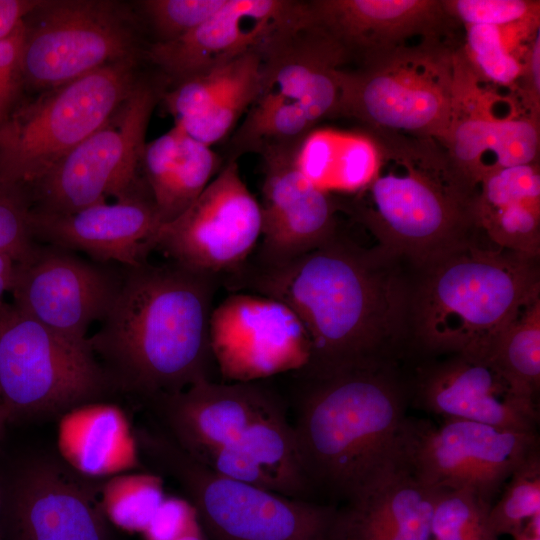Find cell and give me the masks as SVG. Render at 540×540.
<instances>
[{
  "instance_id": "obj_41",
  "label": "cell",
  "mask_w": 540,
  "mask_h": 540,
  "mask_svg": "<svg viewBox=\"0 0 540 540\" xmlns=\"http://www.w3.org/2000/svg\"><path fill=\"white\" fill-rule=\"evenodd\" d=\"M29 210L23 192L0 184V252L18 263L30 258L37 246L29 226Z\"/></svg>"
},
{
  "instance_id": "obj_32",
  "label": "cell",
  "mask_w": 540,
  "mask_h": 540,
  "mask_svg": "<svg viewBox=\"0 0 540 540\" xmlns=\"http://www.w3.org/2000/svg\"><path fill=\"white\" fill-rule=\"evenodd\" d=\"M484 361L517 394L536 403L540 388V296L528 303L498 336Z\"/></svg>"
},
{
  "instance_id": "obj_12",
  "label": "cell",
  "mask_w": 540,
  "mask_h": 540,
  "mask_svg": "<svg viewBox=\"0 0 540 540\" xmlns=\"http://www.w3.org/2000/svg\"><path fill=\"white\" fill-rule=\"evenodd\" d=\"M398 445L425 485L467 489L492 506L513 472L539 449V436L470 420L445 419L438 426L407 416Z\"/></svg>"
},
{
  "instance_id": "obj_42",
  "label": "cell",
  "mask_w": 540,
  "mask_h": 540,
  "mask_svg": "<svg viewBox=\"0 0 540 540\" xmlns=\"http://www.w3.org/2000/svg\"><path fill=\"white\" fill-rule=\"evenodd\" d=\"M203 532L196 509L185 497L164 498L146 528L145 540H180Z\"/></svg>"
},
{
  "instance_id": "obj_3",
  "label": "cell",
  "mask_w": 540,
  "mask_h": 540,
  "mask_svg": "<svg viewBox=\"0 0 540 540\" xmlns=\"http://www.w3.org/2000/svg\"><path fill=\"white\" fill-rule=\"evenodd\" d=\"M293 376L291 423L308 482L314 496L346 502L396 447L410 406L407 370L395 365Z\"/></svg>"
},
{
  "instance_id": "obj_28",
  "label": "cell",
  "mask_w": 540,
  "mask_h": 540,
  "mask_svg": "<svg viewBox=\"0 0 540 540\" xmlns=\"http://www.w3.org/2000/svg\"><path fill=\"white\" fill-rule=\"evenodd\" d=\"M474 210L478 227L493 244L540 257L539 162L486 174Z\"/></svg>"
},
{
  "instance_id": "obj_46",
  "label": "cell",
  "mask_w": 540,
  "mask_h": 540,
  "mask_svg": "<svg viewBox=\"0 0 540 540\" xmlns=\"http://www.w3.org/2000/svg\"><path fill=\"white\" fill-rule=\"evenodd\" d=\"M17 263L10 255L0 252V309L6 304L3 302L4 294L12 291Z\"/></svg>"
},
{
  "instance_id": "obj_34",
  "label": "cell",
  "mask_w": 540,
  "mask_h": 540,
  "mask_svg": "<svg viewBox=\"0 0 540 540\" xmlns=\"http://www.w3.org/2000/svg\"><path fill=\"white\" fill-rule=\"evenodd\" d=\"M163 479L155 472H127L107 478L99 490L105 518L125 531L142 533L166 497Z\"/></svg>"
},
{
  "instance_id": "obj_24",
  "label": "cell",
  "mask_w": 540,
  "mask_h": 540,
  "mask_svg": "<svg viewBox=\"0 0 540 540\" xmlns=\"http://www.w3.org/2000/svg\"><path fill=\"white\" fill-rule=\"evenodd\" d=\"M311 22L361 60L422 40L453 41L457 23L441 0H314Z\"/></svg>"
},
{
  "instance_id": "obj_2",
  "label": "cell",
  "mask_w": 540,
  "mask_h": 540,
  "mask_svg": "<svg viewBox=\"0 0 540 540\" xmlns=\"http://www.w3.org/2000/svg\"><path fill=\"white\" fill-rule=\"evenodd\" d=\"M88 344L115 390L147 402L210 378L209 322L220 278L173 262L126 267Z\"/></svg>"
},
{
  "instance_id": "obj_38",
  "label": "cell",
  "mask_w": 540,
  "mask_h": 540,
  "mask_svg": "<svg viewBox=\"0 0 540 540\" xmlns=\"http://www.w3.org/2000/svg\"><path fill=\"white\" fill-rule=\"evenodd\" d=\"M227 0H143L133 2L153 42L179 38L206 22Z\"/></svg>"
},
{
  "instance_id": "obj_26",
  "label": "cell",
  "mask_w": 540,
  "mask_h": 540,
  "mask_svg": "<svg viewBox=\"0 0 540 540\" xmlns=\"http://www.w3.org/2000/svg\"><path fill=\"white\" fill-rule=\"evenodd\" d=\"M198 461L218 474L259 489L315 501L285 407L255 420L231 441Z\"/></svg>"
},
{
  "instance_id": "obj_49",
  "label": "cell",
  "mask_w": 540,
  "mask_h": 540,
  "mask_svg": "<svg viewBox=\"0 0 540 540\" xmlns=\"http://www.w3.org/2000/svg\"><path fill=\"white\" fill-rule=\"evenodd\" d=\"M180 540H208L204 534V532L197 533L194 535L187 536L185 538H182Z\"/></svg>"
},
{
  "instance_id": "obj_27",
  "label": "cell",
  "mask_w": 540,
  "mask_h": 540,
  "mask_svg": "<svg viewBox=\"0 0 540 540\" xmlns=\"http://www.w3.org/2000/svg\"><path fill=\"white\" fill-rule=\"evenodd\" d=\"M56 442L61 460L87 478L107 479L140 465L135 431L110 402L82 404L60 415Z\"/></svg>"
},
{
  "instance_id": "obj_17",
  "label": "cell",
  "mask_w": 540,
  "mask_h": 540,
  "mask_svg": "<svg viewBox=\"0 0 540 540\" xmlns=\"http://www.w3.org/2000/svg\"><path fill=\"white\" fill-rule=\"evenodd\" d=\"M120 278L69 250L36 246L17 263L14 306L58 334L87 342L92 323L103 320L117 295Z\"/></svg>"
},
{
  "instance_id": "obj_1",
  "label": "cell",
  "mask_w": 540,
  "mask_h": 540,
  "mask_svg": "<svg viewBox=\"0 0 540 540\" xmlns=\"http://www.w3.org/2000/svg\"><path fill=\"white\" fill-rule=\"evenodd\" d=\"M413 266L378 245L339 231L287 261H247L225 284L278 299L303 323L311 346L300 377L403 365L411 357Z\"/></svg>"
},
{
  "instance_id": "obj_36",
  "label": "cell",
  "mask_w": 540,
  "mask_h": 540,
  "mask_svg": "<svg viewBox=\"0 0 540 540\" xmlns=\"http://www.w3.org/2000/svg\"><path fill=\"white\" fill-rule=\"evenodd\" d=\"M491 506L467 489H437L431 540H499L490 530Z\"/></svg>"
},
{
  "instance_id": "obj_47",
  "label": "cell",
  "mask_w": 540,
  "mask_h": 540,
  "mask_svg": "<svg viewBox=\"0 0 540 540\" xmlns=\"http://www.w3.org/2000/svg\"><path fill=\"white\" fill-rule=\"evenodd\" d=\"M512 537L514 540H540V534L533 533L526 528Z\"/></svg>"
},
{
  "instance_id": "obj_39",
  "label": "cell",
  "mask_w": 540,
  "mask_h": 540,
  "mask_svg": "<svg viewBox=\"0 0 540 540\" xmlns=\"http://www.w3.org/2000/svg\"><path fill=\"white\" fill-rule=\"evenodd\" d=\"M242 57L175 84L170 90L166 89L161 100L174 117L175 123L205 110L234 77Z\"/></svg>"
},
{
  "instance_id": "obj_14",
  "label": "cell",
  "mask_w": 540,
  "mask_h": 540,
  "mask_svg": "<svg viewBox=\"0 0 540 540\" xmlns=\"http://www.w3.org/2000/svg\"><path fill=\"white\" fill-rule=\"evenodd\" d=\"M37 455L0 473V540H108L100 484Z\"/></svg>"
},
{
  "instance_id": "obj_8",
  "label": "cell",
  "mask_w": 540,
  "mask_h": 540,
  "mask_svg": "<svg viewBox=\"0 0 540 540\" xmlns=\"http://www.w3.org/2000/svg\"><path fill=\"white\" fill-rule=\"evenodd\" d=\"M422 40L361 61L340 72V115L367 130L431 138L449 128L455 93L458 45Z\"/></svg>"
},
{
  "instance_id": "obj_18",
  "label": "cell",
  "mask_w": 540,
  "mask_h": 540,
  "mask_svg": "<svg viewBox=\"0 0 540 540\" xmlns=\"http://www.w3.org/2000/svg\"><path fill=\"white\" fill-rule=\"evenodd\" d=\"M411 365L407 371L410 406L444 419L537 432L538 404L517 394L488 362L456 353Z\"/></svg>"
},
{
  "instance_id": "obj_11",
  "label": "cell",
  "mask_w": 540,
  "mask_h": 540,
  "mask_svg": "<svg viewBox=\"0 0 540 540\" xmlns=\"http://www.w3.org/2000/svg\"><path fill=\"white\" fill-rule=\"evenodd\" d=\"M114 390L88 340H70L14 305L0 309V396L9 421L60 416Z\"/></svg>"
},
{
  "instance_id": "obj_25",
  "label": "cell",
  "mask_w": 540,
  "mask_h": 540,
  "mask_svg": "<svg viewBox=\"0 0 540 540\" xmlns=\"http://www.w3.org/2000/svg\"><path fill=\"white\" fill-rule=\"evenodd\" d=\"M436 488L425 485L396 447L338 508L332 540H431Z\"/></svg>"
},
{
  "instance_id": "obj_45",
  "label": "cell",
  "mask_w": 540,
  "mask_h": 540,
  "mask_svg": "<svg viewBox=\"0 0 540 540\" xmlns=\"http://www.w3.org/2000/svg\"><path fill=\"white\" fill-rule=\"evenodd\" d=\"M39 0H0V38L11 34Z\"/></svg>"
},
{
  "instance_id": "obj_13",
  "label": "cell",
  "mask_w": 540,
  "mask_h": 540,
  "mask_svg": "<svg viewBox=\"0 0 540 540\" xmlns=\"http://www.w3.org/2000/svg\"><path fill=\"white\" fill-rule=\"evenodd\" d=\"M262 235L260 202L229 159L197 199L161 225L154 250L193 272L221 279L239 270Z\"/></svg>"
},
{
  "instance_id": "obj_4",
  "label": "cell",
  "mask_w": 540,
  "mask_h": 540,
  "mask_svg": "<svg viewBox=\"0 0 540 540\" xmlns=\"http://www.w3.org/2000/svg\"><path fill=\"white\" fill-rule=\"evenodd\" d=\"M539 258L499 247L480 230L413 267L410 362L456 353L484 360L540 296Z\"/></svg>"
},
{
  "instance_id": "obj_22",
  "label": "cell",
  "mask_w": 540,
  "mask_h": 540,
  "mask_svg": "<svg viewBox=\"0 0 540 540\" xmlns=\"http://www.w3.org/2000/svg\"><path fill=\"white\" fill-rule=\"evenodd\" d=\"M162 224L148 191L69 213L29 210L34 241L82 251L99 262L114 261L126 267L147 261Z\"/></svg>"
},
{
  "instance_id": "obj_35",
  "label": "cell",
  "mask_w": 540,
  "mask_h": 540,
  "mask_svg": "<svg viewBox=\"0 0 540 540\" xmlns=\"http://www.w3.org/2000/svg\"><path fill=\"white\" fill-rule=\"evenodd\" d=\"M488 514L491 532L514 536L527 521L540 513V452H532L513 472Z\"/></svg>"
},
{
  "instance_id": "obj_19",
  "label": "cell",
  "mask_w": 540,
  "mask_h": 540,
  "mask_svg": "<svg viewBox=\"0 0 540 540\" xmlns=\"http://www.w3.org/2000/svg\"><path fill=\"white\" fill-rule=\"evenodd\" d=\"M306 2L227 0L210 19L174 40L151 42L148 60L173 85L229 64L263 47L306 13Z\"/></svg>"
},
{
  "instance_id": "obj_40",
  "label": "cell",
  "mask_w": 540,
  "mask_h": 540,
  "mask_svg": "<svg viewBox=\"0 0 540 540\" xmlns=\"http://www.w3.org/2000/svg\"><path fill=\"white\" fill-rule=\"evenodd\" d=\"M446 14L463 26L505 27L539 21L540 2L533 0H441Z\"/></svg>"
},
{
  "instance_id": "obj_29",
  "label": "cell",
  "mask_w": 540,
  "mask_h": 540,
  "mask_svg": "<svg viewBox=\"0 0 540 540\" xmlns=\"http://www.w3.org/2000/svg\"><path fill=\"white\" fill-rule=\"evenodd\" d=\"M208 146L177 125L144 148L141 173L162 223L185 211L221 169Z\"/></svg>"
},
{
  "instance_id": "obj_21",
  "label": "cell",
  "mask_w": 540,
  "mask_h": 540,
  "mask_svg": "<svg viewBox=\"0 0 540 540\" xmlns=\"http://www.w3.org/2000/svg\"><path fill=\"white\" fill-rule=\"evenodd\" d=\"M150 405L161 430L183 451L201 460L260 417L285 407L264 381H198Z\"/></svg>"
},
{
  "instance_id": "obj_48",
  "label": "cell",
  "mask_w": 540,
  "mask_h": 540,
  "mask_svg": "<svg viewBox=\"0 0 540 540\" xmlns=\"http://www.w3.org/2000/svg\"><path fill=\"white\" fill-rule=\"evenodd\" d=\"M9 421L7 411L4 406L0 403V441L3 436L6 423Z\"/></svg>"
},
{
  "instance_id": "obj_44",
  "label": "cell",
  "mask_w": 540,
  "mask_h": 540,
  "mask_svg": "<svg viewBox=\"0 0 540 540\" xmlns=\"http://www.w3.org/2000/svg\"><path fill=\"white\" fill-rule=\"evenodd\" d=\"M522 73L517 80V96L528 114L540 118V28L523 54Z\"/></svg>"
},
{
  "instance_id": "obj_15",
  "label": "cell",
  "mask_w": 540,
  "mask_h": 540,
  "mask_svg": "<svg viewBox=\"0 0 540 540\" xmlns=\"http://www.w3.org/2000/svg\"><path fill=\"white\" fill-rule=\"evenodd\" d=\"M213 358L224 382H258L305 368L311 346L297 314L284 302L235 291L213 307Z\"/></svg>"
},
{
  "instance_id": "obj_16",
  "label": "cell",
  "mask_w": 540,
  "mask_h": 540,
  "mask_svg": "<svg viewBox=\"0 0 540 540\" xmlns=\"http://www.w3.org/2000/svg\"><path fill=\"white\" fill-rule=\"evenodd\" d=\"M461 52L456 59L455 93L446 136L440 144L473 188L497 169L538 162L539 119L517 96H501L481 85Z\"/></svg>"
},
{
  "instance_id": "obj_23",
  "label": "cell",
  "mask_w": 540,
  "mask_h": 540,
  "mask_svg": "<svg viewBox=\"0 0 540 540\" xmlns=\"http://www.w3.org/2000/svg\"><path fill=\"white\" fill-rule=\"evenodd\" d=\"M260 54L261 92L274 91L299 104L314 124L340 115V72L350 56L311 22L308 4L306 14L277 33Z\"/></svg>"
},
{
  "instance_id": "obj_50",
  "label": "cell",
  "mask_w": 540,
  "mask_h": 540,
  "mask_svg": "<svg viewBox=\"0 0 540 540\" xmlns=\"http://www.w3.org/2000/svg\"><path fill=\"white\" fill-rule=\"evenodd\" d=\"M0 403H1V396H0ZM2 404V403H1Z\"/></svg>"
},
{
  "instance_id": "obj_31",
  "label": "cell",
  "mask_w": 540,
  "mask_h": 540,
  "mask_svg": "<svg viewBox=\"0 0 540 540\" xmlns=\"http://www.w3.org/2000/svg\"><path fill=\"white\" fill-rule=\"evenodd\" d=\"M314 125L299 104L274 91L261 92L231 139L230 159L236 160L245 152L262 156L301 147Z\"/></svg>"
},
{
  "instance_id": "obj_33",
  "label": "cell",
  "mask_w": 540,
  "mask_h": 540,
  "mask_svg": "<svg viewBox=\"0 0 540 540\" xmlns=\"http://www.w3.org/2000/svg\"><path fill=\"white\" fill-rule=\"evenodd\" d=\"M262 88V57L251 52L216 98L200 114L175 123L192 138L208 145L222 140L257 99Z\"/></svg>"
},
{
  "instance_id": "obj_7",
  "label": "cell",
  "mask_w": 540,
  "mask_h": 540,
  "mask_svg": "<svg viewBox=\"0 0 540 540\" xmlns=\"http://www.w3.org/2000/svg\"><path fill=\"white\" fill-rule=\"evenodd\" d=\"M142 60L109 64L19 103L0 124V184L26 195L124 102Z\"/></svg>"
},
{
  "instance_id": "obj_6",
  "label": "cell",
  "mask_w": 540,
  "mask_h": 540,
  "mask_svg": "<svg viewBox=\"0 0 540 540\" xmlns=\"http://www.w3.org/2000/svg\"><path fill=\"white\" fill-rule=\"evenodd\" d=\"M135 434L140 457L178 484L208 540H332L334 504L281 496L218 474L161 429Z\"/></svg>"
},
{
  "instance_id": "obj_20",
  "label": "cell",
  "mask_w": 540,
  "mask_h": 540,
  "mask_svg": "<svg viewBox=\"0 0 540 540\" xmlns=\"http://www.w3.org/2000/svg\"><path fill=\"white\" fill-rule=\"evenodd\" d=\"M302 146L262 155V242L249 259L253 263L287 261L319 247L340 231L337 203L299 165Z\"/></svg>"
},
{
  "instance_id": "obj_10",
  "label": "cell",
  "mask_w": 540,
  "mask_h": 540,
  "mask_svg": "<svg viewBox=\"0 0 540 540\" xmlns=\"http://www.w3.org/2000/svg\"><path fill=\"white\" fill-rule=\"evenodd\" d=\"M166 83L160 73H142L110 118L28 190L30 210L69 213L107 202V197L120 200L147 192L141 173L146 132Z\"/></svg>"
},
{
  "instance_id": "obj_43",
  "label": "cell",
  "mask_w": 540,
  "mask_h": 540,
  "mask_svg": "<svg viewBox=\"0 0 540 540\" xmlns=\"http://www.w3.org/2000/svg\"><path fill=\"white\" fill-rule=\"evenodd\" d=\"M23 21L6 37L0 38V124L20 103L24 90L21 73Z\"/></svg>"
},
{
  "instance_id": "obj_5",
  "label": "cell",
  "mask_w": 540,
  "mask_h": 540,
  "mask_svg": "<svg viewBox=\"0 0 540 540\" xmlns=\"http://www.w3.org/2000/svg\"><path fill=\"white\" fill-rule=\"evenodd\" d=\"M367 132L378 147V167L348 211L376 245L418 267L480 231L474 210L478 189L459 174L437 140Z\"/></svg>"
},
{
  "instance_id": "obj_9",
  "label": "cell",
  "mask_w": 540,
  "mask_h": 540,
  "mask_svg": "<svg viewBox=\"0 0 540 540\" xmlns=\"http://www.w3.org/2000/svg\"><path fill=\"white\" fill-rule=\"evenodd\" d=\"M143 34L133 2L39 0L23 19L24 90L36 94L118 61L143 59Z\"/></svg>"
},
{
  "instance_id": "obj_37",
  "label": "cell",
  "mask_w": 540,
  "mask_h": 540,
  "mask_svg": "<svg viewBox=\"0 0 540 540\" xmlns=\"http://www.w3.org/2000/svg\"><path fill=\"white\" fill-rule=\"evenodd\" d=\"M461 52L482 81L504 87L515 86L522 73V58L512 52L504 27L489 25L464 26Z\"/></svg>"
},
{
  "instance_id": "obj_30",
  "label": "cell",
  "mask_w": 540,
  "mask_h": 540,
  "mask_svg": "<svg viewBox=\"0 0 540 540\" xmlns=\"http://www.w3.org/2000/svg\"><path fill=\"white\" fill-rule=\"evenodd\" d=\"M299 165L319 188L330 193H357L374 177L378 147L370 134L323 132L310 135L301 148Z\"/></svg>"
}]
</instances>
